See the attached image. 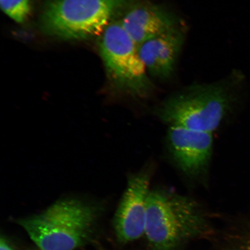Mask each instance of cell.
Here are the masks:
<instances>
[{
	"mask_svg": "<svg viewBox=\"0 0 250 250\" xmlns=\"http://www.w3.org/2000/svg\"><path fill=\"white\" fill-rule=\"evenodd\" d=\"M101 208L83 200H59L17 223L41 250H76L88 243Z\"/></svg>",
	"mask_w": 250,
	"mask_h": 250,
	"instance_id": "2",
	"label": "cell"
},
{
	"mask_svg": "<svg viewBox=\"0 0 250 250\" xmlns=\"http://www.w3.org/2000/svg\"><path fill=\"white\" fill-rule=\"evenodd\" d=\"M184 24L146 41L138 46L139 55L149 76L169 79L176 68L185 40Z\"/></svg>",
	"mask_w": 250,
	"mask_h": 250,
	"instance_id": "9",
	"label": "cell"
},
{
	"mask_svg": "<svg viewBox=\"0 0 250 250\" xmlns=\"http://www.w3.org/2000/svg\"><path fill=\"white\" fill-rule=\"evenodd\" d=\"M101 35L100 52L112 85L134 98H148L154 90V84L141 59L138 46L120 21H112Z\"/></svg>",
	"mask_w": 250,
	"mask_h": 250,
	"instance_id": "5",
	"label": "cell"
},
{
	"mask_svg": "<svg viewBox=\"0 0 250 250\" xmlns=\"http://www.w3.org/2000/svg\"><path fill=\"white\" fill-rule=\"evenodd\" d=\"M210 229L204 210L195 199L170 190H150L145 233L149 250H178Z\"/></svg>",
	"mask_w": 250,
	"mask_h": 250,
	"instance_id": "1",
	"label": "cell"
},
{
	"mask_svg": "<svg viewBox=\"0 0 250 250\" xmlns=\"http://www.w3.org/2000/svg\"><path fill=\"white\" fill-rule=\"evenodd\" d=\"M2 10L18 23H24L32 11L30 0H0Z\"/></svg>",
	"mask_w": 250,
	"mask_h": 250,
	"instance_id": "10",
	"label": "cell"
},
{
	"mask_svg": "<svg viewBox=\"0 0 250 250\" xmlns=\"http://www.w3.org/2000/svg\"><path fill=\"white\" fill-rule=\"evenodd\" d=\"M140 0H48L40 25L47 35L64 40L92 38Z\"/></svg>",
	"mask_w": 250,
	"mask_h": 250,
	"instance_id": "4",
	"label": "cell"
},
{
	"mask_svg": "<svg viewBox=\"0 0 250 250\" xmlns=\"http://www.w3.org/2000/svg\"><path fill=\"white\" fill-rule=\"evenodd\" d=\"M121 26L137 46L184 24L180 19L162 5L137 2L120 21Z\"/></svg>",
	"mask_w": 250,
	"mask_h": 250,
	"instance_id": "8",
	"label": "cell"
},
{
	"mask_svg": "<svg viewBox=\"0 0 250 250\" xmlns=\"http://www.w3.org/2000/svg\"><path fill=\"white\" fill-rule=\"evenodd\" d=\"M151 178L148 167L129 177L113 221L115 235L121 243L132 242L145 236Z\"/></svg>",
	"mask_w": 250,
	"mask_h": 250,
	"instance_id": "6",
	"label": "cell"
},
{
	"mask_svg": "<svg viewBox=\"0 0 250 250\" xmlns=\"http://www.w3.org/2000/svg\"><path fill=\"white\" fill-rule=\"evenodd\" d=\"M250 250V248H249L248 250Z\"/></svg>",
	"mask_w": 250,
	"mask_h": 250,
	"instance_id": "12",
	"label": "cell"
},
{
	"mask_svg": "<svg viewBox=\"0 0 250 250\" xmlns=\"http://www.w3.org/2000/svg\"><path fill=\"white\" fill-rule=\"evenodd\" d=\"M167 142L172 159L184 175L193 179L206 176L213 149L212 133L170 126Z\"/></svg>",
	"mask_w": 250,
	"mask_h": 250,
	"instance_id": "7",
	"label": "cell"
},
{
	"mask_svg": "<svg viewBox=\"0 0 250 250\" xmlns=\"http://www.w3.org/2000/svg\"><path fill=\"white\" fill-rule=\"evenodd\" d=\"M0 250H14L9 245L5 237L1 236L0 239Z\"/></svg>",
	"mask_w": 250,
	"mask_h": 250,
	"instance_id": "11",
	"label": "cell"
},
{
	"mask_svg": "<svg viewBox=\"0 0 250 250\" xmlns=\"http://www.w3.org/2000/svg\"><path fill=\"white\" fill-rule=\"evenodd\" d=\"M242 79L236 73L221 82L187 87L162 103L156 114L170 126L212 133L229 114Z\"/></svg>",
	"mask_w": 250,
	"mask_h": 250,
	"instance_id": "3",
	"label": "cell"
}]
</instances>
